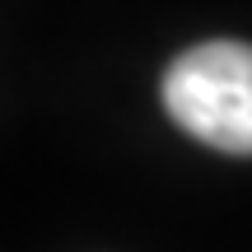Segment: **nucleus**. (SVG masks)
I'll use <instances>...</instances> for the list:
<instances>
[{"mask_svg": "<svg viewBox=\"0 0 252 252\" xmlns=\"http://www.w3.org/2000/svg\"><path fill=\"white\" fill-rule=\"evenodd\" d=\"M163 108L187 135L224 154H252V47L201 42L163 75Z\"/></svg>", "mask_w": 252, "mask_h": 252, "instance_id": "nucleus-1", "label": "nucleus"}]
</instances>
